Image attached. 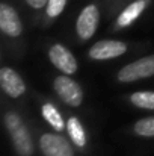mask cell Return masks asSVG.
I'll return each instance as SVG.
<instances>
[{
    "label": "cell",
    "mask_w": 154,
    "mask_h": 156,
    "mask_svg": "<svg viewBox=\"0 0 154 156\" xmlns=\"http://www.w3.org/2000/svg\"><path fill=\"white\" fill-rule=\"evenodd\" d=\"M3 123H5L6 132L11 138V144H12L15 153L18 156H33L35 143H33L32 133H30L29 127L26 126V123L23 121L21 115L17 111L9 109L5 112Z\"/></svg>",
    "instance_id": "6da1fadb"
},
{
    "label": "cell",
    "mask_w": 154,
    "mask_h": 156,
    "mask_svg": "<svg viewBox=\"0 0 154 156\" xmlns=\"http://www.w3.org/2000/svg\"><path fill=\"white\" fill-rule=\"evenodd\" d=\"M100 17H101V8H100V2L97 0L85 5L80 9L74 26L76 37L80 43H86L95 35L100 26Z\"/></svg>",
    "instance_id": "7a4b0ae2"
},
{
    "label": "cell",
    "mask_w": 154,
    "mask_h": 156,
    "mask_svg": "<svg viewBox=\"0 0 154 156\" xmlns=\"http://www.w3.org/2000/svg\"><path fill=\"white\" fill-rule=\"evenodd\" d=\"M53 90L59 100L70 108H79L83 103L85 94L82 87L68 74H59L53 80Z\"/></svg>",
    "instance_id": "3957f363"
},
{
    "label": "cell",
    "mask_w": 154,
    "mask_h": 156,
    "mask_svg": "<svg viewBox=\"0 0 154 156\" xmlns=\"http://www.w3.org/2000/svg\"><path fill=\"white\" fill-rule=\"evenodd\" d=\"M154 76V55L142 56L122 68L116 73V80L119 83H133L142 79H148Z\"/></svg>",
    "instance_id": "277c9868"
},
{
    "label": "cell",
    "mask_w": 154,
    "mask_h": 156,
    "mask_svg": "<svg viewBox=\"0 0 154 156\" xmlns=\"http://www.w3.org/2000/svg\"><path fill=\"white\" fill-rule=\"evenodd\" d=\"M47 56L51 65L62 74L74 76L79 71V62L74 53L62 43H53L47 50Z\"/></svg>",
    "instance_id": "5b68a950"
},
{
    "label": "cell",
    "mask_w": 154,
    "mask_h": 156,
    "mask_svg": "<svg viewBox=\"0 0 154 156\" xmlns=\"http://www.w3.org/2000/svg\"><path fill=\"white\" fill-rule=\"evenodd\" d=\"M0 30L11 41L18 40L24 32L23 21L17 8L6 0L0 3Z\"/></svg>",
    "instance_id": "8992f818"
},
{
    "label": "cell",
    "mask_w": 154,
    "mask_h": 156,
    "mask_svg": "<svg viewBox=\"0 0 154 156\" xmlns=\"http://www.w3.org/2000/svg\"><path fill=\"white\" fill-rule=\"evenodd\" d=\"M38 146L43 156H76L74 149L59 132H44L38 138Z\"/></svg>",
    "instance_id": "52a82bcc"
},
{
    "label": "cell",
    "mask_w": 154,
    "mask_h": 156,
    "mask_svg": "<svg viewBox=\"0 0 154 156\" xmlns=\"http://www.w3.org/2000/svg\"><path fill=\"white\" fill-rule=\"evenodd\" d=\"M128 52V44L119 40H100L94 43L89 50L88 58L92 61H110L116 59Z\"/></svg>",
    "instance_id": "ba28073f"
},
{
    "label": "cell",
    "mask_w": 154,
    "mask_h": 156,
    "mask_svg": "<svg viewBox=\"0 0 154 156\" xmlns=\"http://www.w3.org/2000/svg\"><path fill=\"white\" fill-rule=\"evenodd\" d=\"M153 0H130L113 21V30H124L133 26L150 8Z\"/></svg>",
    "instance_id": "9c48e42d"
},
{
    "label": "cell",
    "mask_w": 154,
    "mask_h": 156,
    "mask_svg": "<svg viewBox=\"0 0 154 156\" xmlns=\"http://www.w3.org/2000/svg\"><path fill=\"white\" fill-rule=\"evenodd\" d=\"M0 87H2V91L12 100L23 97L27 91L26 82L20 76V73L8 65H3L0 68Z\"/></svg>",
    "instance_id": "30bf717a"
},
{
    "label": "cell",
    "mask_w": 154,
    "mask_h": 156,
    "mask_svg": "<svg viewBox=\"0 0 154 156\" xmlns=\"http://www.w3.org/2000/svg\"><path fill=\"white\" fill-rule=\"evenodd\" d=\"M67 133H68L70 141H73V144L77 149H86L88 133H86L83 123L80 121V118L77 115H70L67 118Z\"/></svg>",
    "instance_id": "8fae6325"
},
{
    "label": "cell",
    "mask_w": 154,
    "mask_h": 156,
    "mask_svg": "<svg viewBox=\"0 0 154 156\" xmlns=\"http://www.w3.org/2000/svg\"><path fill=\"white\" fill-rule=\"evenodd\" d=\"M41 115H43L44 121L54 132L62 133L63 130H67V120L63 118L62 112L53 102H44L41 105Z\"/></svg>",
    "instance_id": "7c38bea8"
},
{
    "label": "cell",
    "mask_w": 154,
    "mask_h": 156,
    "mask_svg": "<svg viewBox=\"0 0 154 156\" xmlns=\"http://www.w3.org/2000/svg\"><path fill=\"white\" fill-rule=\"evenodd\" d=\"M67 3L68 0H49L43 12V26H50L53 21H56V18L63 14Z\"/></svg>",
    "instance_id": "4fadbf2b"
},
{
    "label": "cell",
    "mask_w": 154,
    "mask_h": 156,
    "mask_svg": "<svg viewBox=\"0 0 154 156\" xmlns=\"http://www.w3.org/2000/svg\"><path fill=\"white\" fill-rule=\"evenodd\" d=\"M128 102L135 108L154 111V91H135L133 94H130Z\"/></svg>",
    "instance_id": "5bb4252c"
},
{
    "label": "cell",
    "mask_w": 154,
    "mask_h": 156,
    "mask_svg": "<svg viewBox=\"0 0 154 156\" xmlns=\"http://www.w3.org/2000/svg\"><path fill=\"white\" fill-rule=\"evenodd\" d=\"M133 132L142 138H154V115L138 120L133 124Z\"/></svg>",
    "instance_id": "9a60e30c"
},
{
    "label": "cell",
    "mask_w": 154,
    "mask_h": 156,
    "mask_svg": "<svg viewBox=\"0 0 154 156\" xmlns=\"http://www.w3.org/2000/svg\"><path fill=\"white\" fill-rule=\"evenodd\" d=\"M23 3L26 5V8L32 12V14H43L49 0H23Z\"/></svg>",
    "instance_id": "2e32d148"
},
{
    "label": "cell",
    "mask_w": 154,
    "mask_h": 156,
    "mask_svg": "<svg viewBox=\"0 0 154 156\" xmlns=\"http://www.w3.org/2000/svg\"><path fill=\"white\" fill-rule=\"evenodd\" d=\"M107 5H110V6H118V5H121V3H125V2H130V0H104Z\"/></svg>",
    "instance_id": "e0dca14e"
}]
</instances>
